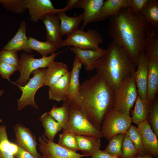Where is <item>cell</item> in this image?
<instances>
[{"instance_id": "obj_40", "label": "cell", "mask_w": 158, "mask_h": 158, "mask_svg": "<svg viewBox=\"0 0 158 158\" xmlns=\"http://www.w3.org/2000/svg\"><path fill=\"white\" fill-rule=\"evenodd\" d=\"M17 71V66L0 62V74L2 78L11 81L9 79L11 75Z\"/></svg>"}, {"instance_id": "obj_11", "label": "cell", "mask_w": 158, "mask_h": 158, "mask_svg": "<svg viewBox=\"0 0 158 158\" xmlns=\"http://www.w3.org/2000/svg\"><path fill=\"white\" fill-rule=\"evenodd\" d=\"M16 136L15 143L28 152L35 158H42L38 152V145L36 138L30 129L20 124L16 125L14 128Z\"/></svg>"}, {"instance_id": "obj_45", "label": "cell", "mask_w": 158, "mask_h": 158, "mask_svg": "<svg viewBox=\"0 0 158 158\" xmlns=\"http://www.w3.org/2000/svg\"><path fill=\"white\" fill-rule=\"evenodd\" d=\"M135 158H155L151 156L146 154L144 156H140L138 155Z\"/></svg>"}, {"instance_id": "obj_44", "label": "cell", "mask_w": 158, "mask_h": 158, "mask_svg": "<svg viewBox=\"0 0 158 158\" xmlns=\"http://www.w3.org/2000/svg\"><path fill=\"white\" fill-rule=\"evenodd\" d=\"M79 0H68L66 6L63 8L64 11H68L74 8H76Z\"/></svg>"}, {"instance_id": "obj_32", "label": "cell", "mask_w": 158, "mask_h": 158, "mask_svg": "<svg viewBox=\"0 0 158 158\" xmlns=\"http://www.w3.org/2000/svg\"><path fill=\"white\" fill-rule=\"evenodd\" d=\"M141 14L147 23L158 27V0H149Z\"/></svg>"}, {"instance_id": "obj_24", "label": "cell", "mask_w": 158, "mask_h": 158, "mask_svg": "<svg viewBox=\"0 0 158 158\" xmlns=\"http://www.w3.org/2000/svg\"><path fill=\"white\" fill-rule=\"evenodd\" d=\"M76 138L78 150L86 157L92 156L101 145V138H99L76 135Z\"/></svg>"}, {"instance_id": "obj_2", "label": "cell", "mask_w": 158, "mask_h": 158, "mask_svg": "<svg viewBox=\"0 0 158 158\" xmlns=\"http://www.w3.org/2000/svg\"><path fill=\"white\" fill-rule=\"evenodd\" d=\"M108 19L109 35L137 66L140 53L145 51L146 30L149 24L141 14L133 12L130 7L122 8Z\"/></svg>"}, {"instance_id": "obj_8", "label": "cell", "mask_w": 158, "mask_h": 158, "mask_svg": "<svg viewBox=\"0 0 158 158\" xmlns=\"http://www.w3.org/2000/svg\"><path fill=\"white\" fill-rule=\"evenodd\" d=\"M103 42L101 34L96 30L90 29L85 32L79 29L63 40L61 47L71 46L83 49L97 50Z\"/></svg>"}, {"instance_id": "obj_19", "label": "cell", "mask_w": 158, "mask_h": 158, "mask_svg": "<svg viewBox=\"0 0 158 158\" xmlns=\"http://www.w3.org/2000/svg\"><path fill=\"white\" fill-rule=\"evenodd\" d=\"M104 0H79L76 8L83 9L84 18L81 29L88 23L93 22L103 5Z\"/></svg>"}, {"instance_id": "obj_4", "label": "cell", "mask_w": 158, "mask_h": 158, "mask_svg": "<svg viewBox=\"0 0 158 158\" xmlns=\"http://www.w3.org/2000/svg\"><path fill=\"white\" fill-rule=\"evenodd\" d=\"M138 94L133 78L130 76L124 80L114 90L113 108L120 112L130 115Z\"/></svg>"}, {"instance_id": "obj_46", "label": "cell", "mask_w": 158, "mask_h": 158, "mask_svg": "<svg viewBox=\"0 0 158 158\" xmlns=\"http://www.w3.org/2000/svg\"><path fill=\"white\" fill-rule=\"evenodd\" d=\"M4 92V91L3 90H0V97L1 96V95L3 94ZM2 119H0V122H2Z\"/></svg>"}, {"instance_id": "obj_33", "label": "cell", "mask_w": 158, "mask_h": 158, "mask_svg": "<svg viewBox=\"0 0 158 158\" xmlns=\"http://www.w3.org/2000/svg\"><path fill=\"white\" fill-rule=\"evenodd\" d=\"M125 134L135 146L138 155H146L143 146L142 136L138 127L131 124Z\"/></svg>"}, {"instance_id": "obj_22", "label": "cell", "mask_w": 158, "mask_h": 158, "mask_svg": "<svg viewBox=\"0 0 158 158\" xmlns=\"http://www.w3.org/2000/svg\"><path fill=\"white\" fill-rule=\"evenodd\" d=\"M145 53L147 60L158 59V27L150 24L146 30Z\"/></svg>"}, {"instance_id": "obj_1", "label": "cell", "mask_w": 158, "mask_h": 158, "mask_svg": "<svg viewBox=\"0 0 158 158\" xmlns=\"http://www.w3.org/2000/svg\"><path fill=\"white\" fill-rule=\"evenodd\" d=\"M114 90L98 74L80 85L77 95L70 105L78 109L97 129L108 113L113 108Z\"/></svg>"}, {"instance_id": "obj_23", "label": "cell", "mask_w": 158, "mask_h": 158, "mask_svg": "<svg viewBox=\"0 0 158 158\" xmlns=\"http://www.w3.org/2000/svg\"><path fill=\"white\" fill-rule=\"evenodd\" d=\"M70 72L68 71L63 77L49 87V98L59 102L66 99L69 87Z\"/></svg>"}, {"instance_id": "obj_16", "label": "cell", "mask_w": 158, "mask_h": 158, "mask_svg": "<svg viewBox=\"0 0 158 158\" xmlns=\"http://www.w3.org/2000/svg\"><path fill=\"white\" fill-rule=\"evenodd\" d=\"M148 61V78L146 100L151 105L154 101L158 90V59Z\"/></svg>"}, {"instance_id": "obj_14", "label": "cell", "mask_w": 158, "mask_h": 158, "mask_svg": "<svg viewBox=\"0 0 158 158\" xmlns=\"http://www.w3.org/2000/svg\"><path fill=\"white\" fill-rule=\"evenodd\" d=\"M138 128L142 136L146 154L158 158V138L151 129L147 120L140 123L138 126Z\"/></svg>"}, {"instance_id": "obj_5", "label": "cell", "mask_w": 158, "mask_h": 158, "mask_svg": "<svg viewBox=\"0 0 158 158\" xmlns=\"http://www.w3.org/2000/svg\"><path fill=\"white\" fill-rule=\"evenodd\" d=\"M61 52H54L48 56L39 59L35 58L34 55L22 53L17 66V71H20V75L16 83L20 85L24 86L30 80V75L33 71L37 69L48 68Z\"/></svg>"}, {"instance_id": "obj_31", "label": "cell", "mask_w": 158, "mask_h": 158, "mask_svg": "<svg viewBox=\"0 0 158 158\" xmlns=\"http://www.w3.org/2000/svg\"><path fill=\"white\" fill-rule=\"evenodd\" d=\"M28 44L31 50L37 51L42 57L47 56L48 54L55 52L57 49L54 45L47 41H40L32 37L28 39Z\"/></svg>"}, {"instance_id": "obj_35", "label": "cell", "mask_w": 158, "mask_h": 158, "mask_svg": "<svg viewBox=\"0 0 158 158\" xmlns=\"http://www.w3.org/2000/svg\"><path fill=\"white\" fill-rule=\"evenodd\" d=\"M125 135V133L119 134L111 138L103 151L111 155L121 158L122 146Z\"/></svg>"}, {"instance_id": "obj_17", "label": "cell", "mask_w": 158, "mask_h": 158, "mask_svg": "<svg viewBox=\"0 0 158 158\" xmlns=\"http://www.w3.org/2000/svg\"><path fill=\"white\" fill-rule=\"evenodd\" d=\"M70 49L84 65L86 70L90 71L95 68L97 62L106 51L101 48L97 50L83 49L72 47Z\"/></svg>"}, {"instance_id": "obj_41", "label": "cell", "mask_w": 158, "mask_h": 158, "mask_svg": "<svg viewBox=\"0 0 158 158\" xmlns=\"http://www.w3.org/2000/svg\"><path fill=\"white\" fill-rule=\"evenodd\" d=\"M149 0H131L130 7L133 12L141 14L142 10Z\"/></svg>"}, {"instance_id": "obj_7", "label": "cell", "mask_w": 158, "mask_h": 158, "mask_svg": "<svg viewBox=\"0 0 158 158\" xmlns=\"http://www.w3.org/2000/svg\"><path fill=\"white\" fill-rule=\"evenodd\" d=\"M132 122L130 115L121 113L113 108L105 117L100 130L104 137L109 140L118 134L125 133Z\"/></svg>"}, {"instance_id": "obj_13", "label": "cell", "mask_w": 158, "mask_h": 158, "mask_svg": "<svg viewBox=\"0 0 158 158\" xmlns=\"http://www.w3.org/2000/svg\"><path fill=\"white\" fill-rule=\"evenodd\" d=\"M131 76L136 86L138 95L146 99L148 78V61L145 51H142L139 57L136 69Z\"/></svg>"}, {"instance_id": "obj_18", "label": "cell", "mask_w": 158, "mask_h": 158, "mask_svg": "<svg viewBox=\"0 0 158 158\" xmlns=\"http://www.w3.org/2000/svg\"><path fill=\"white\" fill-rule=\"evenodd\" d=\"M131 0H107L104 1L99 12L93 22L105 20L118 13L123 8L130 7Z\"/></svg>"}, {"instance_id": "obj_39", "label": "cell", "mask_w": 158, "mask_h": 158, "mask_svg": "<svg viewBox=\"0 0 158 158\" xmlns=\"http://www.w3.org/2000/svg\"><path fill=\"white\" fill-rule=\"evenodd\" d=\"M17 51L11 50H3L0 52V62L17 66L19 61Z\"/></svg>"}, {"instance_id": "obj_26", "label": "cell", "mask_w": 158, "mask_h": 158, "mask_svg": "<svg viewBox=\"0 0 158 158\" xmlns=\"http://www.w3.org/2000/svg\"><path fill=\"white\" fill-rule=\"evenodd\" d=\"M82 64L75 56L73 63V68L70 71L68 88L66 98L70 102L78 94L80 85L79 77Z\"/></svg>"}, {"instance_id": "obj_21", "label": "cell", "mask_w": 158, "mask_h": 158, "mask_svg": "<svg viewBox=\"0 0 158 158\" xmlns=\"http://www.w3.org/2000/svg\"><path fill=\"white\" fill-rule=\"evenodd\" d=\"M56 15L61 21L60 26L62 35H65L67 37L79 29V26L83 20L84 18L83 13L75 17L69 16L66 15L63 8Z\"/></svg>"}, {"instance_id": "obj_37", "label": "cell", "mask_w": 158, "mask_h": 158, "mask_svg": "<svg viewBox=\"0 0 158 158\" xmlns=\"http://www.w3.org/2000/svg\"><path fill=\"white\" fill-rule=\"evenodd\" d=\"M147 120L152 130L158 138V101L157 98H155L150 105Z\"/></svg>"}, {"instance_id": "obj_42", "label": "cell", "mask_w": 158, "mask_h": 158, "mask_svg": "<svg viewBox=\"0 0 158 158\" xmlns=\"http://www.w3.org/2000/svg\"><path fill=\"white\" fill-rule=\"evenodd\" d=\"M14 156L15 158H35L30 153L18 145V150L14 154Z\"/></svg>"}, {"instance_id": "obj_10", "label": "cell", "mask_w": 158, "mask_h": 158, "mask_svg": "<svg viewBox=\"0 0 158 158\" xmlns=\"http://www.w3.org/2000/svg\"><path fill=\"white\" fill-rule=\"evenodd\" d=\"M39 149L42 154V158H81L86 157L66 149L58 143L50 141L43 135L39 138Z\"/></svg>"}, {"instance_id": "obj_38", "label": "cell", "mask_w": 158, "mask_h": 158, "mask_svg": "<svg viewBox=\"0 0 158 158\" xmlns=\"http://www.w3.org/2000/svg\"><path fill=\"white\" fill-rule=\"evenodd\" d=\"M138 155L135 146L125 133L122 144L121 158H135Z\"/></svg>"}, {"instance_id": "obj_6", "label": "cell", "mask_w": 158, "mask_h": 158, "mask_svg": "<svg viewBox=\"0 0 158 158\" xmlns=\"http://www.w3.org/2000/svg\"><path fill=\"white\" fill-rule=\"evenodd\" d=\"M62 129L63 132L70 131L76 135L104 137L101 130L96 128L78 109L71 105L69 119Z\"/></svg>"}, {"instance_id": "obj_3", "label": "cell", "mask_w": 158, "mask_h": 158, "mask_svg": "<svg viewBox=\"0 0 158 158\" xmlns=\"http://www.w3.org/2000/svg\"><path fill=\"white\" fill-rule=\"evenodd\" d=\"M136 67L126 51L112 41L97 62L95 68L97 73L114 90L131 76Z\"/></svg>"}, {"instance_id": "obj_12", "label": "cell", "mask_w": 158, "mask_h": 158, "mask_svg": "<svg viewBox=\"0 0 158 158\" xmlns=\"http://www.w3.org/2000/svg\"><path fill=\"white\" fill-rule=\"evenodd\" d=\"M26 7L33 22L42 20L47 15L56 14L62 10L55 8L50 0H27Z\"/></svg>"}, {"instance_id": "obj_20", "label": "cell", "mask_w": 158, "mask_h": 158, "mask_svg": "<svg viewBox=\"0 0 158 158\" xmlns=\"http://www.w3.org/2000/svg\"><path fill=\"white\" fill-rule=\"evenodd\" d=\"M26 23L22 20L19 29L13 37L4 46L2 49L11 50L18 51L23 50L25 52L32 51L29 47L28 39L26 35Z\"/></svg>"}, {"instance_id": "obj_30", "label": "cell", "mask_w": 158, "mask_h": 158, "mask_svg": "<svg viewBox=\"0 0 158 158\" xmlns=\"http://www.w3.org/2000/svg\"><path fill=\"white\" fill-rule=\"evenodd\" d=\"M70 106V102L66 98L63 101L61 107H58L54 105L48 112L49 114L61 125L62 129L69 119Z\"/></svg>"}, {"instance_id": "obj_9", "label": "cell", "mask_w": 158, "mask_h": 158, "mask_svg": "<svg viewBox=\"0 0 158 158\" xmlns=\"http://www.w3.org/2000/svg\"><path fill=\"white\" fill-rule=\"evenodd\" d=\"M46 69H37L32 73L33 77L23 86L16 83L11 81L17 85L22 91L20 98L17 100L18 108L20 110L28 105L37 109L38 106L34 101V96L37 90L44 86V79Z\"/></svg>"}, {"instance_id": "obj_36", "label": "cell", "mask_w": 158, "mask_h": 158, "mask_svg": "<svg viewBox=\"0 0 158 158\" xmlns=\"http://www.w3.org/2000/svg\"><path fill=\"white\" fill-rule=\"evenodd\" d=\"M27 0H0V4L7 11L21 14L27 9Z\"/></svg>"}, {"instance_id": "obj_34", "label": "cell", "mask_w": 158, "mask_h": 158, "mask_svg": "<svg viewBox=\"0 0 158 158\" xmlns=\"http://www.w3.org/2000/svg\"><path fill=\"white\" fill-rule=\"evenodd\" d=\"M76 135L75 134L71 132H63L59 135L58 144L66 149L76 152L79 150Z\"/></svg>"}, {"instance_id": "obj_28", "label": "cell", "mask_w": 158, "mask_h": 158, "mask_svg": "<svg viewBox=\"0 0 158 158\" xmlns=\"http://www.w3.org/2000/svg\"><path fill=\"white\" fill-rule=\"evenodd\" d=\"M18 149L16 144L9 140L5 126L0 125V158H15Z\"/></svg>"}, {"instance_id": "obj_27", "label": "cell", "mask_w": 158, "mask_h": 158, "mask_svg": "<svg viewBox=\"0 0 158 158\" xmlns=\"http://www.w3.org/2000/svg\"><path fill=\"white\" fill-rule=\"evenodd\" d=\"M132 111V122L138 126L140 123L147 119L150 105L146 99H143L138 95L135 102Z\"/></svg>"}, {"instance_id": "obj_25", "label": "cell", "mask_w": 158, "mask_h": 158, "mask_svg": "<svg viewBox=\"0 0 158 158\" xmlns=\"http://www.w3.org/2000/svg\"><path fill=\"white\" fill-rule=\"evenodd\" d=\"M68 71L66 64L54 61L46 69L44 79V85L49 87L54 84Z\"/></svg>"}, {"instance_id": "obj_43", "label": "cell", "mask_w": 158, "mask_h": 158, "mask_svg": "<svg viewBox=\"0 0 158 158\" xmlns=\"http://www.w3.org/2000/svg\"><path fill=\"white\" fill-rule=\"evenodd\" d=\"M91 158H121L111 155L104 151L99 150Z\"/></svg>"}, {"instance_id": "obj_15", "label": "cell", "mask_w": 158, "mask_h": 158, "mask_svg": "<svg viewBox=\"0 0 158 158\" xmlns=\"http://www.w3.org/2000/svg\"><path fill=\"white\" fill-rule=\"evenodd\" d=\"M59 20L56 14L47 15L42 20L46 30V41L57 49L61 48L63 40Z\"/></svg>"}, {"instance_id": "obj_29", "label": "cell", "mask_w": 158, "mask_h": 158, "mask_svg": "<svg viewBox=\"0 0 158 158\" xmlns=\"http://www.w3.org/2000/svg\"><path fill=\"white\" fill-rule=\"evenodd\" d=\"M44 128L43 135L50 141H53L54 138L57 133L61 130L62 128L49 113L46 112L39 118Z\"/></svg>"}]
</instances>
